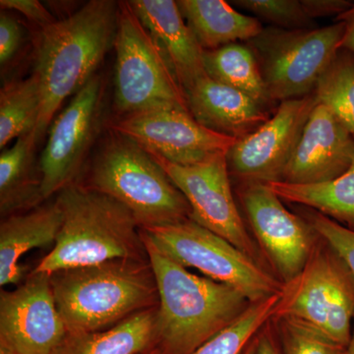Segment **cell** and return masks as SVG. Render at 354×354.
I'll return each mask as SVG.
<instances>
[{
	"mask_svg": "<svg viewBox=\"0 0 354 354\" xmlns=\"http://www.w3.org/2000/svg\"><path fill=\"white\" fill-rule=\"evenodd\" d=\"M118 15L120 2L92 0L41 32L35 71L41 88L37 142L48 131L64 102L97 74L114 46Z\"/></svg>",
	"mask_w": 354,
	"mask_h": 354,
	"instance_id": "obj_1",
	"label": "cell"
},
{
	"mask_svg": "<svg viewBox=\"0 0 354 354\" xmlns=\"http://www.w3.org/2000/svg\"><path fill=\"white\" fill-rule=\"evenodd\" d=\"M142 239L157 281L156 348L160 354L194 353L250 306L239 290L192 274Z\"/></svg>",
	"mask_w": 354,
	"mask_h": 354,
	"instance_id": "obj_2",
	"label": "cell"
},
{
	"mask_svg": "<svg viewBox=\"0 0 354 354\" xmlns=\"http://www.w3.org/2000/svg\"><path fill=\"white\" fill-rule=\"evenodd\" d=\"M67 332L111 329L158 305L157 281L148 259H118L50 274Z\"/></svg>",
	"mask_w": 354,
	"mask_h": 354,
	"instance_id": "obj_3",
	"label": "cell"
},
{
	"mask_svg": "<svg viewBox=\"0 0 354 354\" xmlns=\"http://www.w3.org/2000/svg\"><path fill=\"white\" fill-rule=\"evenodd\" d=\"M57 201L64 223L35 272L51 274L111 260L148 259L139 223L120 202L77 183L60 191Z\"/></svg>",
	"mask_w": 354,
	"mask_h": 354,
	"instance_id": "obj_4",
	"label": "cell"
},
{
	"mask_svg": "<svg viewBox=\"0 0 354 354\" xmlns=\"http://www.w3.org/2000/svg\"><path fill=\"white\" fill-rule=\"evenodd\" d=\"M88 183L129 209L140 228L190 220L189 203L157 160L118 133L111 131L102 144Z\"/></svg>",
	"mask_w": 354,
	"mask_h": 354,
	"instance_id": "obj_5",
	"label": "cell"
},
{
	"mask_svg": "<svg viewBox=\"0 0 354 354\" xmlns=\"http://www.w3.org/2000/svg\"><path fill=\"white\" fill-rule=\"evenodd\" d=\"M141 234L169 259L239 290L251 304L283 290V283L264 265L193 221L141 228Z\"/></svg>",
	"mask_w": 354,
	"mask_h": 354,
	"instance_id": "obj_6",
	"label": "cell"
},
{
	"mask_svg": "<svg viewBox=\"0 0 354 354\" xmlns=\"http://www.w3.org/2000/svg\"><path fill=\"white\" fill-rule=\"evenodd\" d=\"M113 46V101L120 118L162 109H188L183 88L128 1H120Z\"/></svg>",
	"mask_w": 354,
	"mask_h": 354,
	"instance_id": "obj_7",
	"label": "cell"
},
{
	"mask_svg": "<svg viewBox=\"0 0 354 354\" xmlns=\"http://www.w3.org/2000/svg\"><path fill=\"white\" fill-rule=\"evenodd\" d=\"M278 317L297 319L348 346L354 322V277L322 239L304 271L283 285L274 318Z\"/></svg>",
	"mask_w": 354,
	"mask_h": 354,
	"instance_id": "obj_8",
	"label": "cell"
},
{
	"mask_svg": "<svg viewBox=\"0 0 354 354\" xmlns=\"http://www.w3.org/2000/svg\"><path fill=\"white\" fill-rule=\"evenodd\" d=\"M344 31L342 22L299 30L272 26L246 41L257 57L272 101L281 104L314 93L339 50Z\"/></svg>",
	"mask_w": 354,
	"mask_h": 354,
	"instance_id": "obj_9",
	"label": "cell"
},
{
	"mask_svg": "<svg viewBox=\"0 0 354 354\" xmlns=\"http://www.w3.org/2000/svg\"><path fill=\"white\" fill-rule=\"evenodd\" d=\"M104 95L102 76L95 74L51 123L39 165L44 201L75 183L101 131Z\"/></svg>",
	"mask_w": 354,
	"mask_h": 354,
	"instance_id": "obj_10",
	"label": "cell"
},
{
	"mask_svg": "<svg viewBox=\"0 0 354 354\" xmlns=\"http://www.w3.org/2000/svg\"><path fill=\"white\" fill-rule=\"evenodd\" d=\"M151 155L187 199L191 221L264 265V256L249 235L234 201L227 153L192 165L172 164L155 153Z\"/></svg>",
	"mask_w": 354,
	"mask_h": 354,
	"instance_id": "obj_11",
	"label": "cell"
},
{
	"mask_svg": "<svg viewBox=\"0 0 354 354\" xmlns=\"http://www.w3.org/2000/svg\"><path fill=\"white\" fill-rule=\"evenodd\" d=\"M237 196L266 260L285 285L308 262L319 235L304 216L291 213L265 183H242Z\"/></svg>",
	"mask_w": 354,
	"mask_h": 354,
	"instance_id": "obj_12",
	"label": "cell"
},
{
	"mask_svg": "<svg viewBox=\"0 0 354 354\" xmlns=\"http://www.w3.org/2000/svg\"><path fill=\"white\" fill-rule=\"evenodd\" d=\"M317 104L314 93L279 104L267 122L236 140L228 151L230 177L239 184L283 181L286 167Z\"/></svg>",
	"mask_w": 354,
	"mask_h": 354,
	"instance_id": "obj_13",
	"label": "cell"
},
{
	"mask_svg": "<svg viewBox=\"0 0 354 354\" xmlns=\"http://www.w3.org/2000/svg\"><path fill=\"white\" fill-rule=\"evenodd\" d=\"M111 131L127 137L147 152L172 164H200L227 153L236 139L211 131L188 109L169 108L125 116L113 121Z\"/></svg>",
	"mask_w": 354,
	"mask_h": 354,
	"instance_id": "obj_14",
	"label": "cell"
},
{
	"mask_svg": "<svg viewBox=\"0 0 354 354\" xmlns=\"http://www.w3.org/2000/svg\"><path fill=\"white\" fill-rule=\"evenodd\" d=\"M50 274L32 272L23 285L0 293V344L14 354H51L66 335Z\"/></svg>",
	"mask_w": 354,
	"mask_h": 354,
	"instance_id": "obj_15",
	"label": "cell"
},
{
	"mask_svg": "<svg viewBox=\"0 0 354 354\" xmlns=\"http://www.w3.org/2000/svg\"><path fill=\"white\" fill-rule=\"evenodd\" d=\"M354 156V135L325 104L310 114L283 181L298 185L325 183L348 171Z\"/></svg>",
	"mask_w": 354,
	"mask_h": 354,
	"instance_id": "obj_16",
	"label": "cell"
},
{
	"mask_svg": "<svg viewBox=\"0 0 354 354\" xmlns=\"http://www.w3.org/2000/svg\"><path fill=\"white\" fill-rule=\"evenodd\" d=\"M130 6L152 37L184 93L206 76L201 48L176 1L131 0Z\"/></svg>",
	"mask_w": 354,
	"mask_h": 354,
	"instance_id": "obj_17",
	"label": "cell"
},
{
	"mask_svg": "<svg viewBox=\"0 0 354 354\" xmlns=\"http://www.w3.org/2000/svg\"><path fill=\"white\" fill-rule=\"evenodd\" d=\"M194 120L211 131L236 140L257 130L272 116L243 93L202 77L185 92Z\"/></svg>",
	"mask_w": 354,
	"mask_h": 354,
	"instance_id": "obj_18",
	"label": "cell"
},
{
	"mask_svg": "<svg viewBox=\"0 0 354 354\" xmlns=\"http://www.w3.org/2000/svg\"><path fill=\"white\" fill-rule=\"evenodd\" d=\"M64 223L57 200L2 218L0 223V286H15L24 274L20 259L35 248L55 243Z\"/></svg>",
	"mask_w": 354,
	"mask_h": 354,
	"instance_id": "obj_19",
	"label": "cell"
},
{
	"mask_svg": "<svg viewBox=\"0 0 354 354\" xmlns=\"http://www.w3.org/2000/svg\"><path fill=\"white\" fill-rule=\"evenodd\" d=\"M186 24L204 50L246 43L263 31L258 18L244 15L223 0H179Z\"/></svg>",
	"mask_w": 354,
	"mask_h": 354,
	"instance_id": "obj_20",
	"label": "cell"
},
{
	"mask_svg": "<svg viewBox=\"0 0 354 354\" xmlns=\"http://www.w3.org/2000/svg\"><path fill=\"white\" fill-rule=\"evenodd\" d=\"M157 307L135 314L111 329L67 332L51 354H144L156 348Z\"/></svg>",
	"mask_w": 354,
	"mask_h": 354,
	"instance_id": "obj_21",
	"label": "cell"
},
{
	"mask_svg": "<svg viewBox=\"0 0 354 354\" xmlns=\"http://www.w3.org/2000/svg\"><path fill=\"white\" fill-rule=\"evenodd\" d=\"M38 144L32 132L16 140L0 155V212L2 218L39 207L41 171H37L35 150Z\"/></svg>",
	"mask_w": 354,
	"mask_h": 354,
	"instance_id": "obj_22",
	"label": "cell"
},
{
	"mask_svg": "<svg viewBox=\"0 0 354 354\" xmlns=\"http://www.w3.org/2000/svg\"><path fill=\"white\" fill-rule=\"evenodd\" d=\"M203 60L207 76L216 82L243 93L271 113L277 109L268 93L257 57L246 43L204 50Z\"/></svg>",
	"mask_w": 354,
	"mask_h": 354,
	"instance_id": "obj_23",
	"label": "cell"
},
{
	"mask_svg": "<svg viewBox=\"0 0 354 354\" xmlns=\"http://www.w3.org/2000/svg\"><path fill=\"white\" fill-rule=\"evenodd\" d=\"M283 201L313 209L354 230V156L348 171L325 183H268Z\"/></svg>",
	"mask_w": 354,
	"mask_h": 354,
	"instance_id": "obj_24",
	"label": "cell"
},
{
	"mask_svg": "<svg viewBox=\"0 0 354 354\" xmlns=\"http://www.w3.org/2000/svg\"><path fill=\"white\" fill-rule=\"evenodd\" d=\"M41 111V83L36 73L6 83L0 92V148L35 132Z\"/></svg>",
	"mask_w": 354,
	"mask_h": 354,
	"instance_id": "obj_25",
	"label": "cell"
},
{
	"mask_svg": "<svg viewBox=\"0 0 354 354\" xmlns=\"http://www.w3.org/2000/svg\"><path fill=\"white\" fill-rule=\"evenodd\" d=\"M318 102L325 104L354 135V53L339 48L314 91Z\"/></svg>",
	"mask_w": 354,
	"mask_h": 354,
	"instance_id": "obj_26",
	"label": "cell"
},
{
	"mask_svg": "<svg viewBox=\"0 0 354 354\" xmlns=\"http://www.w3.org/2000/svg\"><path fill=\"white\" fill-rule=\"evenodd\" d=\"M281 293L254 302L234 323L191 354H242L261 330L274 318Z\"/></svg>",
	"mask_w": 354,
	"mask_h": 354,
	"instance_id": "obj_27",
	"label": "cell"
},
{
	"mask_svg": "<svg viewBox=\"0 0 354 354\" xmlns=\"http://www.w3.org/2000/svg\"><path fill=\"white\" fill-rule=\"evenodd\" d=\"M271 323L283 354H344L348 348L297 319L278 317Z\"/></svg>",
	"mask_w": 354,
	"mask_h": 354,
	"instance_id": "obj_28",
	"label": "cell"
},
{
	"mask_svg": "<svg viewBox=\"0 0 354 354\" xmlns=\"http://www.w3.org/2000/svg\"><path fill=\"white\" fill-rule=\"evenodd\" d=\"M230 3L255 14L274 27L286 30L314 28L313 20L305 13L300 0H234Z\"/></svg>",
	"mask_w": 354,
	"mask_h": 354,
	"instance_id": "obj_29",
	"label": "cell"
},
{
	"mask_svg": "<svg viewBox=\"0 0 354 354\" xmlns=\"http://www.w3.org/2000/svg\"><path fill=\"white\" fill-rule=\"evenodd\" d=\"M304 216L316 230L317 234L329 244L348 266L354 277V230L344 227L315 209L298 206Z\"/></svg>",
	"mask_w": 354,
	"mask_h": 354,
	"instance_id": "obj_30",
	"label": "cell"
},
{
	"mask_svg": "<svg viewBox=\"0 0 354 354\" xmlns=\"http://www.w3.org/2000/svg\"><path fill=\"white\" fill-rule=\"evenodd\" d=\"M23 32L19 23L10 14H0V64L2 68L15 57L22 44Z\"/></svg>",
	"mask_w": 354,
	"mask_h": 354,
	"instance_id": "obj_31",
	"label": "cell"
},
{
	"mask_svg": "<svg viewBox=\"0 0 354 354\" xmlns=\"http://www.w3.org/2000/svg\"><path fill=\"white\" fill-rule=\"evenodd\" d=\"M2 11H17L41 29L50 27L57 20L38 0H1Z\"/></svg>",
	"mask_w": 354,
	"mask_h": 354,
	"instance_id": "obj_32",
	"label": "cell"
},
{
	"mask_svg": "<svg viewBox=\"0 0 354 354\" xmlns=\"http://www.w3.org/2000/svg\"><path fill=\"white\" fill-rule=\"evenodd\" d=\"M305 13L311 20L326 16H337L346 12L353 6L349 0H300Z\"/></svg>",
	"mask_w": 354,
	"mask_h": 354,
	"instance_id": "obj_33",
	"label": "cell"
},
{
	"mask_svg": "<svg viewBox=\"0 0 354 354\" xmlns=\"http://www.w3.org/2000/svg\"><path fill=\"white\" fill-rule=\"evenodd\" d=\"M271 321L256 337L255 354H283L274 330L272 329Z\"/></svg>",
	"mask_w": 354,
	"mask_h": 354,
	"instance_id": "obj_34",
	"label": "cell"
},
{
	"mask_svg": "<svg viewBox=\"0 0 354 354\" xmlns=\"http://www.w3.org/2000/svg\"><path fill=\"white\" fill-rule=\"evenodd\" d=\"M335 19L337 22H342L344 25L339 48H344L354 53V4L349 10L337 16Z\"/></svg>",
	"mask_w": 354,
	"mask_h": 354,
	"instance_id": "obj_35",
	"label": "cell"
},
{
	"mask_svg": "<svg viewBox=\"0 0 354 354\" xmlns=\"http://www.w3.org/2000/svg\"><path fill=\"white\" fill-rule=\"evenodd\" d=\"M344 354H354V322L353 335H351V342H349L348 348H346V353H344Z\"/></svg>",
	"mask_w": 354,
	"mask_h": 354,
	"instance_id": "obj_36",
	"label": "cell"
},
{
	"mask_svg": "<svg viewBox=\"0 0 354 354\" xmlns=\"http://www.w3.org/2000/svg\"><path fill=\"white\" fill-rule=\"evenodd\" d=\"M256 337H257V335H256ZM255 339H254L253 341L248 344V346L244 349V351L242 353V354H255Z\"/></svg>",
	"mask_w": 354,
	"mask_h": 354,
	"instance_id": "obj_37",
	"label": "cell"
},
{
	"mask_svg": "<svg viewBox=\"0 0 354 354\" xmlns=\"http://www.w3.org/2000/svg\"><path fill=\"white\" fill-rule=\"evenodd\" d=\"M0 354H14L10 348H7L6 344H0Z\"/></svg>",
	"mask_w": 354,
	"mask_h": 354,
	"instance_id": "obj_38",
	"label": "cell"
},
{
	"mask_svg": "<svg viewBox=\"0 0 354 354\" xmlns=\"http://www.w3.org/2000/svg\"><path fill=\"white\" fill-rule=\"evenodd\" d=\"M144 354H160V351H158L157 348H153L151 349V351H149L148 353H144Z\"/></svg>",
	"mask_w": 354,
	"mask_h": 354,
	"instance_id": "obj_39",
	"label": "cell"
}]
</instances>
